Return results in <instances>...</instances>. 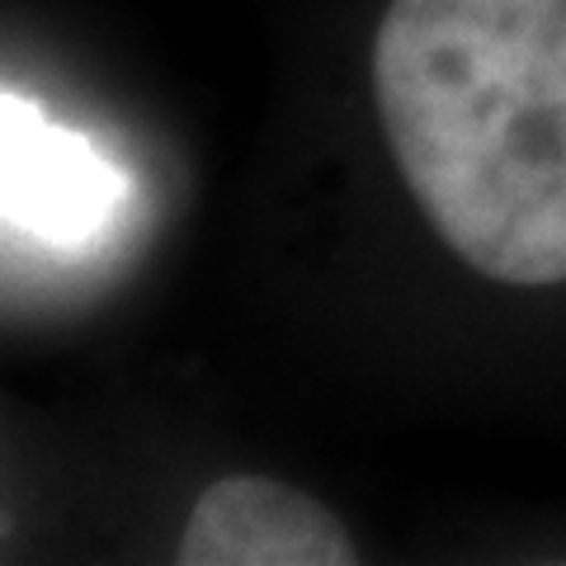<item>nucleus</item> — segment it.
Returning <instances> with one entry per match:
<instances>
[{
  "instance_id": "nucleus-1",
  "label": "nucleus",
  "mask_w": 566,
  "mask_h": 566,
  "mask_svg": "<svg viewBox=\"0 0 566 566\" xmlns=\"http://www.w3.org/2000/svg\"><path fill=\"white\" fill-rule=\"evenodd\" d=\"M368 85L430 232L491 283H566V0H387Z\"/></svg>"
},
{
  "instance_id": "nucleus-2",
  "label": "nucleus",
  "mask_w": 566,
  "mask_h": 566,
  "mask_svg": "<svg viewBox=\"0 0 566 566\" xmlns=\"http://www.w3.org/2000/svg\"><path fill=\"white\" fill-rule=\"evenodd\" d=\"M180 566H354L359 543L283 476L227 472L199 491L175 538Z\"/></svg>"
}]
</instances>
